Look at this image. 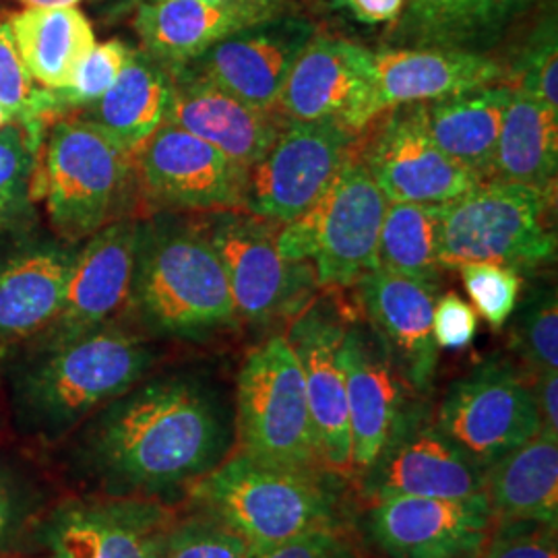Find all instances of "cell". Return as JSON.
Here are the masks:
<instances>
[{"mask_svg":"<svg viewBox=\"0 0 558 558\" xmlns=\"http://www.w3.org/2000/svg\"><path fill=\"white\" fill-rule=\"evenodd\" d=\"M41 126L9 120L0 129V230L15 228L29 214L36 186Z\"/></svg>","mask_w":558,"mask_h":558,"instance_id":"cell-33","label":"cell"},{"mask_svg":"<svg viewBox=\"0 0 558 558\" xmlns=\"http://www.w3.org/2000/svg\"><path fill=\"white\" fill-rule=\"evenodd\" d=\"M364 163L389 203L442 205L482 182L440 151L426 129L424 101L393 108Z\"/></svg>","mask_w":558,"mask_h":558,"instance_id":"cell-16","label":"cell"},{"mask_svg":"<svg viewBox=\"0 0 558 558\" xmlns=\"http://www.w3.org/2000/svg\"><path fill=\"white\" fill-rule=\"evenodd\" d=\"M133 48L124 41L108 40L96 44L92 52L81 60L71 81L60 89H48L46 120L69 114L73 110L87 108L119 80L122 66L131 57Z\"/></svg>","mask_w":558,"mask_h":558,"instance_id":"cell-35","label":"cell"},{"mask_svg":"<svg viewBox=\"0 0 558 558\" xmlns=\"http://www.w3.org/2000/svg\"><path fill=\"white\" fill-rule=\"evenodd\" d=\"M147 195L161 205L209 209L240 205L246 168L172 122L133 154Z\"/></svg>","mask_w":558,"mask_h":558,"instance_id":"cell-20","label":"cell"},{"mask_svg":"<svg viewBox=\"0 0 558 558\" xmlns=\"http://www.w3.org/2000/svg\"><path fill=\"white\" fill-rule=\"evenodd\" d=\"M239 451L279 468L325 470L319 463L306 387L288 339L248 352L236 380Z\"/></svg>","mask_w":558,"mask_h":558,"instance_id":"cell-8","label":"cell"},{"mask_svg":"<svg viewBox=\"0 0 558 558\" xmlns=\"http://www.w3.org/2000/svg\"><path fill=\"white\" fill-rule=\"evenodd\" d=\"M52 502L32 470L0 458V555H15L21 539Z\"/></svg>","mask_w":558,"mask_h":558,"instance_id":"cell-36","label":"cell"},{"mask_svg":"<svg viewBox=\"0 0 558 558\" xmlns=\"http://www.w3.org/2000/svg\"><path fill=\"white\" fill-rule=\"evenodd\" d=\"M276 114L240 100L184 66L172 69L166 122L214 145L246 170L267 156L283 131Z\"/></svg>","mask_w":558,"mask_h":558,"instance_id":"cell-25","label":"cell"},{"mask_svg":"<svg viewBox=\"0 0 558 558\" xmlns=\"http://www.w3.org/2000/svg\"><path fill=\"white\" fill-rule=\"evenodd\" d=\"M177 507L156 500L71 495L52 500L15 558H161Z\"/></svg>","mask_w":558,"mask_h":558,"instance_id":"cell-9","label":"cell"},{"mask_svg":"<svg viewBox=\"0 0 558 558\" xmlns=\"http://www.w3.org/2000/svg\"><path fill=\"white\" fill-rule=\"evenodd\" d=\"M379 267L403 278L439 281V205L389 203L379 234Z\"/></svg>","mask_w":558,"mask_h":558,"instance_id":"cell-32","label":"cell"},{"mask_svg":"<svg viewBox=\"0 0 558 558\" xmlns=\"http://www.w3.org/2000/svg\"><path fill=\"white\" fill-rule=\"evenodd\" d=\"M0 558H15L13 555H0Z\"/></svg>","mask_w":558,"mask_h":558,"instance_id":"cell-51","label":"cell"},{"mask_svg":"<svg viewBox=\"0 0 558 558\" xmlns=\"http://www.w3.org/2000/svg\"><path fill=\"white\" fill-rule=\"evenodd\" d=\"M408 0H345L343 9H348L354 20L377 25L398 20L403 13Z\"/></svg>","mask_w":558,"mask_h":558,"instance_id":"cell-46","label":"cell"},{"mask_svg":"<svg viewBox=\"0 0 558 558\" xmlns=\"http://www.w3.org/2000/svg\"><path fill=\"white\" fill-rule=\"evenodd\" d=\"M348 323L331 300H313L294 317L286 339L304 377L319 463L350 482L354 476L352 435L341 366V341Z\"/></svg>","mask_w":558,"mask_h":558,"instance_id":"cell-14","label":"cell"},{"mask_svg":"<svg viewBox=\"0 0 558 558\" xmlns=\"http://www.w3.org/2000/svg\"><path fill=\"white\" fill-rule=\"evenodd\" d=\"M135 170L133 154L92 120H59L50 131L36 186L66 240L94 236L117 218Z\"/></svg>","mask_w":558,"mask_h":558,"instance_id":"cell-7","label":"cell"},{"mask_svg":"<svg viewBox=\"0 0 558 558\" xmlns=\"http://www.w3.org/2000/svg\"><path fill=\"white\" fill-rule=\"evenodd\" d=\"M557 172L558 110L513 87L497 141L493 179L555 195Z\"/></svg>","mask_w":558,"mask_h":558,"instance_id":"cell-31","label":"cell"},{"mask_svg":"<svg viewBox=\"0 0 558 558\" xmlns=\"http://www.w3.org/2000/svg\"><path fill=\"white\" fill-rule=\"evenodd\" d=\"M356 131L338 119L290 122L263 160L246 170L240 205L255 218L296 220L352 158Z\"/></svg>","mask_w":558,"mask_h":558,"instance_id":"cell-11","label":"cell"},{"mask_svg":"<svg viewBox=\"0 0 558 558\" xmlns=\"http://www.w3.org/2000/svg\"><path fill=\"white\" fill-rule=\"evenodd\" d=\"M124 2H129V4H140V2H145V0H124Z\"/></svg>","mask_w":558,"mask_h":558,"instance_id":"cell-50","label":"cell"},{"mask_svg":"<svg viewBox=\"0 0 558 558\" xmlns=\"http://www.w3.org/2000/svg\"><path fill=\"white\" fill-rule=\"evenodd\" d=\"M505 77L511 80L507 85L558 110V36L555 13L538 21Z\"/></svg>","mask_w":558,"mask_h":558,"instance_id":"cell-39","label":"cell"},{"mask_svg":"<svg viewBox=\"0 0 558 558\" xmlns=\"http://www.w3.org/2000/svg\"><path fill=\"white\" fill-rule=\"evenodd\" d=\"M315 34L308 21L283 13L218 41L184 69L255 108L276 112L283 83Z\"/></svg>","mask_w":558,"mask_h":558,"instance_id":"cell-19","label":"cell"},{"mask_svg":"<svg viewBox=\"0 0 558 558\" xmlns=\"http://www.w3.org/2000/svg\"><path fill=\"white\" fill-rule=\"evenodd\" d=\"M341 366L352 435V480H359L379 458L403 412L420 396L408 387L387 343L368 320L348 323Z\"/></svg>","mask_w":558,"mask_h":558,"instance_id":"cell-17","label":"cell"},{"mask_svg":"<svg viewBox=\"0 0 558 558\" xmlns=\"http://www.w3.org/2000/svg\"><path fill=\"white\" fill-rule=\"evenodd\" d=\"M440 259L445 267L493 263L513 271L555 259L550 195L534 186L488 179L439 205Z\"/></svg>","mask_w":558,"mask_h":558,"instance_id":"cell-5","label":"cell"},{"mask_svg":"<svg viewBox=\"0 0 558 558\" xmlns=\"http://www.w3.org/2000/svg\"><path fill=\"white\" fill-rule=\"evenodd\" d=\"M356 482L364 502L396 495L433 499L484 495V470L440 430L420 398L408 405L379 458Z\"/></svg>","mask_w":558,"mask_h":558,"instance_id":"cell-12","label":"cell"},{"mask_svg":"<svg viewBox=\"0 0 558 558\" xmlns=\"http://www.w3.org/2000/svg\"><path fill=\"white\" fill-rule=\"evenodd\" d=\"M403 32L418 48L474 50L468 0H408L401 13Z\"/></svg>","mask_w":558,"mask_h":558,"instance_id":"cell-37","label":"cell"},{"mask_svg":"<svg viewBox=\"0 0 558 558\" xmlns=\"http://www.w3.org/2000/svg\"><path fill=\"white\" fill-rule=\"evenodd\" d=\"M156 362L137 333L108 323L80 338L27 345L9 371L11 424L21 439L57 447Z\"/></svg>","mask_w":558,"mask_h":558,"instance_id":"cell-2","label":"cell"},{"mask_svg":"<svg viewBox=\"0 0 558 558\" xmlns=\"http://www.w3.org/2000/svg\"><path fill=\"white\" fill-rule=\"evenodd\" d=\"M290 0H145L133 27L143 52L170 71L189 64L218 41L288 13Z\"/></svg>","mask_w":558,"mask_h":558,"instance_id":"cell-22","label":"cell"},{"mask_svg":"<svg viewBox=\"0 0 558 558\" xmlns=\"http://www.w3.org/2000/svg\"><path fill=\"white\" fill-rule=\"evenodd\" d=\"M239 534L253 555L311 530L350 523L348 480L327 470H292L232 451L184 500Z\"/></svg>","mask_w":558,"mask_h":558,"instance_id":"cell-3","label":"cell"},{"mask_svg":"<svg viewBox=\"0 0 558 558\" xmlns=\"http://www.w3.org/2000/svg\"><path fill=\"white\" fill-rule=\"evenodd\" d=\"M129 304L151 333L168 338H209L236 319L216 248L180 226H141Z\"/></svg>","mask_w":558,"mask_h":558,"instance_id":"cell-4","label":"cell"},{"mask_svg":"<svg viewBox=\"0 0 558 558\" xmlns=\"http://www.w3.org/2000/svg\"><path fill=\"white\" fill-rule=\"evenodd\" d=\"M7 122H9V117H7V112H4L2 106H0V129H2Z\"/></svg>","mask_w":558,"mask_h":558,"instance_id":"cell-48","label":"cell"},{"mask_svg":"<svg viewBox=\"0 0 558 558\" xmlns=\"http://www.w3.org/2000/svg\"><path fill=\"white\" fill-rule=\"evenodd\" d=\"M248 544L218 519L197 509L172 519L163 539L161 558H251Z\"/></svg>","mask_w":558,"mask_h":558,"instance_id":"cell-38","label":"cell"},{"mask_svg":"<svg viewBox=\"0 0 558 558\" xmlns=\"http://www.w3.org/2000/svg\"><path fill=\"white\" fill-rule=\"evenodd\" d=\"M366 64L371 92L362 110V129L403 104L439 100L505 80L497 60L463 48L368 50Z\"/></svg>","mask_w":558,"mask_h":558,"instance_id":"cell-21","label":"cell"},{"mask_svg":"<svg viewBox=\"0 0 558 558\" xmlns=\"http://www.w3.org/2000/svg\"><path fill=\"white\" fill-rule=\"evenodd\" d=\"M251 558H362L360 539L350 523L300 534L276 548Z\"/></svg>","mask_w":558,"mask_h":558,"instance_id":"cell-43","label":"cell"},{"mask_svg":"<svg viewBox=\"0 0 558 558\" xmlns=\"http://www.w3.org/2000/svg\"><path fill=\"white\" fill-rule=\"evenodd\" d=\"M331 2H333L338 9H343V2H345V0H331Z\"/></svg>","mask_w":558,"mask_h":558,"instance_id":"cell-49","label":"cell"},{"mask_svg":"<svg viewBox=\"0 0 558 558\" xmlns=\"http://www.w3.org/2000/svg\"><path fill=\"white\" fill-rule=\"evenodd\" d=\"M435 422L468 458L486 470L538 435L534 383L509 360H486L449 385Z\"/></svg>","mask_w":558,"mask_h":558,"instance_id":"cell-10","label":"cell"},{"mask_svg":"<svg viewBox=\"0 0 558 558\" xmlns=\"http://www.w3.org/2000/svg\"><path fill=\"white\" fill-rule=\"evenodd\" d=\"M511 94V85L490 83L424 101L426 129L451 160L480 180L493 179L497 141Z\"/></svg>","mask_w":558,"mask_h":558,"instance_id":"cell-27","label":"cell"},{"mask_svg":"<svg viewBox=\"0 0 558 558\" xmlns=\"http://www.w3.org/2000/svg\"><path fill=\"white\" fill-rule=\"evenodd\" d=\"M534 396L539 414V433L558 439V373L546 371L536 375Z\"/></svg>","mask_w":558,"mask_h":558,"instance_id":"cell-45","label":"cell"},{"mask_svg":"<svg viewBox=\"0 0 558 558\" xmlns=\"http://www.w3.org/2000/svg\"><path fill=\"white\" fill-rule=\"evenodd\" d=\"M54 449L80 495L177 507L236 449V426L209 385L161 375L106 403Z\"/></svg>","mask_w":558,"mask_h":558,"instance_id":"cell-1","label":"cell"},{"mask_svg":"<svg viewBox=\"0 0 558 558\" xmlns=\"http://www.w3.org/2000/svg\"><path fill=\"white\" fill-rule=\"evenodd\" d=\"M459 274L474 311L493 329H500L518 308L521 276L493 263H463L459 265Z\"/></svg>","mask_w":558,"mask_h":558,"instance_id":"cell-41","label":"cell"},{"mask_svg":"<svg viewBox=\"0 0 558 558\" xmlns=\"http://www.w3.org/2000/svg\"><path fill=\"white\" fill-rule=\"evenodd\" d=\"M486 497H383L366 502L362 532L389 558H470L493 527Z\"/></svg>","mask_w":558,"mask_h":558,"instance_id":"cell-15","label":"cell"},{"mask_svg":"<svg viewBox=\"0 0 558 558\" xmlns=\"http://www.w3.org/2000/svg\"><path fill=\"white\" fill-rule=\"evenodd\" d=\"M484 497L493 519H530L558 523V439H534L484 470Z\"/></svg>","mask_w":558,"mask_h":558,"instance_id":"cell-29","label":"cell"},{"mask_svg":"<svg viewBox=\"0 0 558 558\" xmlns=\"http://www.w3.org/2000/svg\"><path fill=\"white\" fill-rule=\"evenodd\" d=\"M470 558H558L557 527L530 519H499Z\"/></svg>","mask_w":558,"mask_h":558,"instance_id":"cell-42","label":"cell"},{"mask_svg":"<svg viewBox=\"0 0 558 558\" xmlns=\"http://www.w3.org/2000/svg\"><path fill=\"white\" fill-rule=\"evenodd\" d=\"M7 27L27 73L44 89L64 87L96 46L92 23L75 7L25 9Z\"/></svg>","mask_w":558,"mask_h":558,"instance_id":"cell-30","label":"cell"},{"mask_svg":"<svg viewBox=\"0 0 558 558\" xmlns=\"http://www.w3.org/2000/svg\"><path fill=\"white\" fill-rule=\"evenodd\" d=\"M0 106L27 126H41L48 112V89L27 73L7 23H0Z\"/></svg>","mask_w":558,"mask_h":558,"instance_id":"cell-40","label":"cell"},{"mask_svg":"<svg viewBox=\"0 0 558 558\" xmlns=\"http://www.w3.org/2000/svg\"><path fill=\"white\" fill-rule=\"evenodd\" d=\"M511 345L530 373L539 375L557 371L558 302L555 288H536L523 300L513 320Z\"/></svg>","mask_w":558,"mask_h":558,"instance_id":"cell-34","label":"cell"},{"mask_svg":"<svg viewBox=\"0 0 558 558\" xmlns=\"http://www.w3.org/2000/svg\"><path fill=\"white\" fill-rule=\"evenodd\" d=\"M368 48L315 34L294 62L276 112L288 122L338 119L359 133L371 92Z\"/></svg>","mask_w":558,"mask_h":558,"instance_id":"cell-24","label":"cell"},{"mask_svg":"<svg viewBox=\"0 0 558 558\" xmlns=\"http://www.w3.org/2000/svg\"><path fill=\"white\" fill-rule=\"evenodd\" d=\"M265 221L220 216L205 234L223 265L236 315L253 323L299 315L317 286L308 263L281 257L278 232Z\"/></svg>","mask_w":558,"mask_h":558,"instance_id":"cell-13","label":"cell"},{"mask_svg":"<svg viewBox=\"0 0 558 558\" xmlns=\"http://www.w3.org/2000/svg\"><path fill=\"white\" fill-rule=\"evenodd\" d=\"M75 253L41 246L0 265V350L38 338L57 319Z\"/></svg>","mask_w":558,"mask_h":558,"instance_id":"cell-26","label":"cell"},{"mask_svg":"<svg viewBox=\"0 0 558 558\" xmlns=\"http://www.w3.org/2000/svg\"><path fill=\"white\" fill-rule=\"evenodd\" d=\"M478 331V313L472 304L449 292L435 302L433 338L439 348L461 350L468 348Z\"/></svg>","mask_w":558,"mask_h":558,"instance_id":"cell-44","label":"cell"},{"mask_svg":"<svg viewBox=\"0 0 558 558\" xmlns=\"http://www.w3.org/2000/svg\"><path fill=\"white\" fill-rule=\"evenodd\" d=\"M140 239L135 221H114L98 230L73 257L57 319L25 345L62 343L112 323L129 304Z\"/></svg>","mask_w":558,"mask_h":558,"instance_id":"cell-18","label":"cell"},{"mask_svg":"<svg viewBox=\"0 0 558 558\" xmlns=\"http://www.w3.org/2000/svg\"><path fill=\"white\" fill-rule=\"evenodd\" d=\"M27 9H57V7H75L81 0H20Z\"/></svg>","mask_w":558,"mask_h":558,"instance_id":"cell-47","label":"cell"},{"mask_svg":"<svg viewBox=\"0 0 558 558\" xmlns=\"http://www.w3.org/2000/svg\"><path fill=\"white\" fill-rule=\"evenodd\" d=\"M359 294L366 320L387 343L408 387L420 398L430 396L439 368V345L433 338L437 283L377 267L360 279Z\"/></svg>","mask_w":558,"mask_h":558,"instance_id":"cell-23","label":"cell"},{"mask_svg":"<svg viewBox=\"0 0 558 558\" xmlns=\"http://www.w3.org/2000/svg\"><path fill=\"white\" fill-rule=\"evenodd\" d=\"M172 96V71L143 50H133L119 80L100 100L85 108L83 119L135 154L166 122Z\"/></svg>","mask_w":558,"mask_h":558,"instance_id":"cell-28","label":"cell"},{"mask_svg":"<svg viewBox=\"0 0 558 558\" xmlns=\"http://www.w3.org/2000/svg\"><path fill=\"white\" fill-rule=\"evenodd\" d=\"M387 205L364 160L350 158L319 199L279 230V253L292 263H308L317 286L359 283L379 267Z\"/></svg>","mask_w":558,"mask_h":558,"instance_id":"cell-6","label":"cell"}]
</instances>
